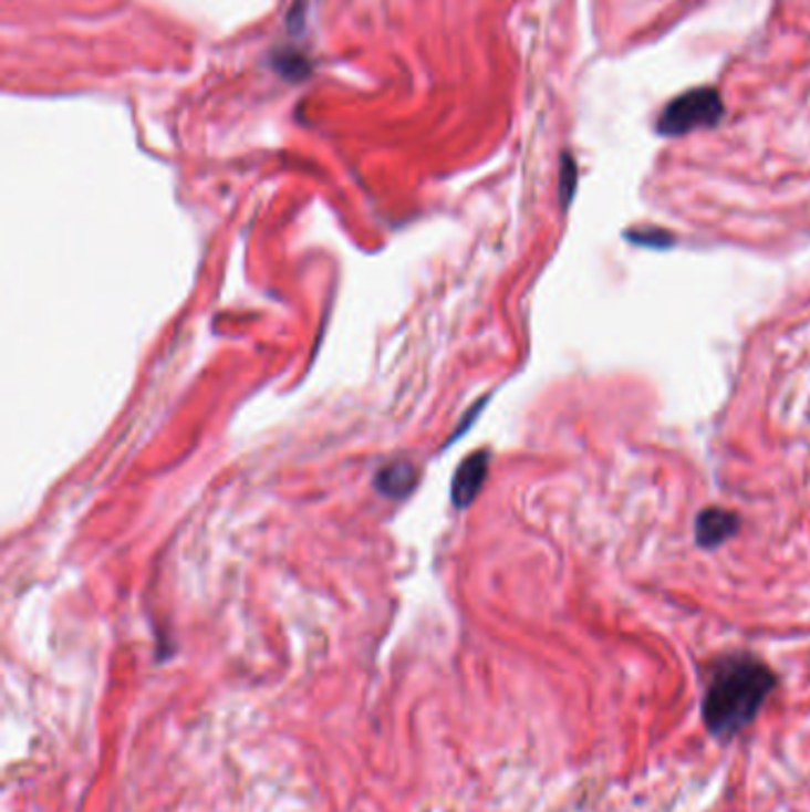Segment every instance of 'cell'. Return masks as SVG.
Returning a JSON list of instances; mask_svg holds the SVG:
<instances>
[{"label": "cell", "mask_w": 810, "mask_h": 812, "mask_svg": "<svg viewBox=\"0 0 810 812\" xmlns=\"http://www.w3.org/2000/svg\"><path fill=\"white\" fill-rule=\"evenodd\" d=\"M777 687L768 665L751 654H727L708 665L702 718L708 732L718 739L741 735L766 706Z\"/></svg>", "instance_id": "1"}, {"label": "cell", "mask_w": 810, "mask_h": 812, "mask_svg": "<svg viewBox=\"0 0 810 812\" xmlns=\"http://www.w3.org/2000/svg\"><path fill=\"white\" fill-rule=\"evenodd\" d=\"M741 530L739 513L720 507L704 509L694 521V540L702 549H718L737 538Z\"/></svg>", "instance_id": "3"}, {"label": "cell", "mask_w": 810, "mask_h": 812, "mask_svg": "<svg viewBox=\"0 0 810 812\" xmlns=\"http://www.w3.org/2000/svg\"><path fill=\"white\" fill-rule=\"evenodd\" d=\"M625 240L635 242V246H644V248H656V250H666L671 248L675 238L666 231H658V229H637V231H627L625 233Z\"/></svg>", "instance_id": "7"}, {"label": "cell", "mask_w": 810, "mask_h": 812, "mask_svg": "<svg viewBox=\"0 0 810 812\" xmlns=\"http://www.w3.org/2000/svg\"><path fill=\"white\" fill-rule=\"evenodd\" d=\"M578 188V165L571 153L561 155V174H559V202L563 209H569Z\"/></svg>", "instance_id": "6"}, {"label": "cell", "mask_w": 810, "mask_h": 812, "mask_svg": "<svg viewBox=\"0 0 810 812\" xmlns=\"http://www.w3.org/2000/svg\"><path fill=\"white\" fill-rule=\"evenodd\" d=\"M488 470H490V454L485 449L471 454V457H466L461 461L455 478H451V503H455L457 509L471 507V501L482 490Z\"/></svg>", "instance_id": "4"}, {"label": "cell", "mask_w": 810, "mask_h": 812, "mask_svg": "<svg viewBox=\"0 0 810 812\" xmlns=\"http://www.w3.org/2000/svg\"><path fill=\"white\" fill-rule=\"evenodd\" d=\"M725 117V103L718 89H692L663 107L656 119V134L663 138H679L699 128H716Z\"/></svg>", "instance_id": "2"}, {"label": "cell", "mask_w": 810, "mask_h": 812, "mask_svg": "<svg viewBox=\"0 0 810 812\" xmlns=\"http://www.w3.org/2000/svg\"><path fill=\"white\" fill-rule=\"evenodd\" d=\"M418 482V470L409 461H391L378 468L374 478L376 490L387 499H404L414 492Z\"/></svg>", "instance_id": "5"}]
</instances>
